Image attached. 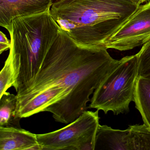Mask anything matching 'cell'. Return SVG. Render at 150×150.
I'll return each mask as SVG.
<instances>
[{"instance_id":"cell-1","label":"cell","mask_w":150,"mask_h":150,"mask_svg":"<svg viewBox=\"0 0 150 150\" xmlns=\"http://www.w3.org/2000/svg\"><path fill=\"white\" fill-rule=\"evenodd\" d=\"M107 50L80 45L60 29L33 80L16 91L19 117L46 111L59 122L74 121L118 63Z\"/></svg>"},{"instance_id":"cell-2","label":"cell","mask_w":150,"mask_h":150,"mask_svg":"<svg viewBox=\"0 0 150 150\" xmlns=\"http://www.w3.org/2000/svg\"><path fill=\"white\" fill-rule=\"evenodd\" d=\"M140 5L135 0H59L50 12L60 29L78 44L100 47Z\"/></svg>"},{"instance_id":"cell-3","label":"cell","mask_w":150,"mask_h":150,"mask_svg":"<svg viewBox=\"0 0 150 150\" xmlns=\"http://www.w3.org/2000/svg\"><path fill=\"white\" fill-rule=\"evenodd\" d=\"M60 29L50 9L13 19L9 32L11 46L8 57L13 69V87L16 91L33 80Z\"/></svg>"},{"instance_id":"cell-4","label":"cell","mask_w":150,"mask_h":150,"mask_svg":"<svg viewBox=\"0 0 150 150\" xmlns=\"http://www.w3.org/2000/svg\"><path fill=\"white\" fill-rule=\"evenodd\" d=\"M138 78L137 55L126 56L119 60L93 93L88 108L102 110L107 114L128 113L134 101Z\"/></svg>"},{"instance_id":"cell-5","label":"cell","mask_w":150,"mask_h":150,"mask_svg":"<svg viewBox=\"0 0 150 150\" xmlns=\"http://www.w3.org/2000/svg\"><path fill=\"white\" fill-rule=\"evenodd\" d=\"M99 125V110H85L64 128L37 134L38 141L42 150H94Z\"/></svg>"},{"instance_id":"cell-6","label":"cell","mask_w":150,"mask_h":150,"mask_svg":"<svg viewBox=\"0 0 150 150\" xmlns=\"http://www.w3.org/2000/svg\"><path fill=\"white\" fill-rule=\"evenodd\" d=\"M150 39V1L140 5L124 24L109 38L104 46L120 51L144 44Z\"/></svg>"},{"instance_id":"cell-7","label":"cell","mask_w":150,"mask_h":150,"mask_svg":"<svg viewBox=\"0 0 150 150\" xmlns=\"http://www.w3.org/2000/svg\"><path fill=\"white\" fill-rule=\"evenodd\" d=\"M52 0H0V25L10 32L14 19L50 10Z\"/></svg>"},{"instance_id":"cell-8","label":"cell","mask_w":150,"mask_h":150,"mask_svg":"<svg viewBox=\"0 0 150 150\" xmlns=\"http://www.w3.org/2000/svg\"><path fill=\"white\" fill-rule=\"evenodd\" d=\"M42 150L37 134L21 128L0 126V150Z\"/></svg>"},{"instance_id":"cell-9","label":"cell","mask_w":150,"mask_h":150,"mask_svg":"<svg viewBox=\"0 0 150 150\" xmlns=\"http://www.w3.org/2000/svg\"><path fill=\"white\" fill-rule=\"evenodd\" d=\"M98 150H131L128 128L116 129L99 125L94 148Z\"/></svg>"},{"instance_id":"cell-10","label":"cell","mask_w":150,"mask_h":150,"mask_svg":"<svg viewBox=\"0 0 150 150\" xmlns=\"http://www.w3.org/2000/svg\"><path fill=\"white\" fill-rule=\"evenodd\" d=\"M134 102L144 124L150 128V74L138 77Z\"/></svg>"},{"instance_id":"cell-11","label":"cell","mask_w":150,"mask_h":150,"mask_svg":"<svg viewBox=\"0 0 150 150\" xmlns=\"http://www.w3.org/2000/svg\"><path fill=\"white\" fill-rule=\"evenodd\" d=\"M17 95L6 92L0 97V126L21 128Z\"/></svg>"},{"instance_id":"cell-12","label":"cell","mask_w":150,"mask_h":150,"mask_svg":"<svg viewBox=\"0 0 150 150\" xmlns=\"http://www.w3.org/2000/svg\"><path fill=\"white\" fill-rule=\"evenodd\" d=\"M131 150H150V128L146 125L128 127Z\"/></svg>"},{"instance_id":"cell-13","label":"cell","mask_w":150,"mask_h":150,"mask_svg":"<svg viewBox=\"0 0 150 150\" xmlns=\"http://www.w3.org/2000/svg\"><path fill=\"white\" fill-rule=\"evenodd\" d=\"M138 77L150 74V39L143 45L137 53Z\"/></svg>"},{"instance_id":"cell-14","label":"cell","mask_w":150,"mask_h":150,"mask_svg":"<svg viewBox=\"0 0 150 150\" xmlns=\"http://www.w3.org/2000/svg\"><path fill=\"white\" fill-rule=\"evenodd\" d=\"M14 82L12 62L8 57L4 67L0 72V97L6 93L9 88L13 86Z\"/></svg>"},{"instance_id":"cell-15","label":"cell","mask_w":150,"mask_h":150,"mask_svg":"<svg viewBox=\"0 0 150 150\" xmlns=\"http://www.w3.org/2000/svg\"><path fill=\"white\" fill-rule=\"evenodd\" d=\"M0 54L8 49H10L11 46V41H9L6 35L4 33L0 32Z\"/></svg>"},{"instance_id":"cell-16","label":"cell","mask_w":150,"mask_h":150,"mask_svg":"<svg viewBox=\"0 0 150 150\" xmlns=\"http://www.w3.org/2000/svg\"><path fill=\"white\" fill-rule=\"evenodd\" d=\"M135 1L141 5V4L144 3V2H148L150 0H135Z\"/></svg>"},{"instance_id":"cell-17","label":"cell","mask_w":150,"mask_h":150,"mask_svg":"<svg viewBox=\"0 0 150 150\" xmlns=\"http://www.w3.org/2000/svg\"><path fill=\"white\" fill-rule=\"evenodd\" d=\"M59 0H52V1H53V4L54 3H56V2H57V1H59Z\"/></svg>"}]
</instances>
